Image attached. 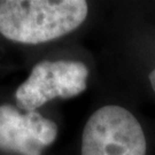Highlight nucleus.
<instances>
[{"label": "nucleus", "mask_w": 155, "mask_h": 155, "mask_svg": "<svg viewBox=\"0 0 155 155\" xmlns=\"http://www.w3.org/2000/svg\"><path fill=\"white\" fill-rule=\"evenodd\" d=\"M141 125L120 106H105L93 113L83 131L82 155H145Z\"/></svg>", "instance_id": "nucleus-2"}, {"label": "nucleus", "mask_w": 155, "mask_h": 155, "mask_svg": "<svg viewBox=\"0 0 155 155\" xmlns=\"http://www.w3.org/2000/svg\"><path fill=\"white\" fill-rule=\"evenodd\" d=\"M55 123L36 110L21 114L11 105L0 106V150L16 155H41L54 143Z\"/></svg>", "instance_id": "nucleus-4"}, {"label": "nucleus", "mask_w": 155, "mask_h": 155, "mask_svg": "<svg viewBox=\"0 0 155 155\" xmlns=\"http://www.w3.org/2000/svg\"><path fill=\"white\" fill-rule=\"evenodd\" d=\"M89 70L78 61H41L32 68L28 79L16 90L17 105L27 111L55 98H71L86 89Z\"/></svg>", "instance_id": "nucleus-3"}, {"label": "nucleus", "mask_w": 155, "mask_h": 155, "mask_svg": "<svg viewBox=\"0 0 155 155\" xmlns=\"http://www.w3.org/2000/svg\"><path fill=\"white\" fill-rule=\"evenodd\" d=\"M86 16L84 0H2L0 33L17 43L40 44L74 31Z\"/></svg>", "instance_id": "nucleus-1"}, {"label": "nucleus", "mask_w": 155, "mask_h": 155, "mask_svg": "<svg viewBox=\"0 0 155 155\" xmlns=\"http://www.w3.org/2000/svg\"><path fill=\"white\" fill-rule=\"evenodd\" d=\"M150 82L152 84V87H153V90H154L155 92V69L150 74Z\"/></svg>", "instance_id": "nucleus-5"}]
</instances>
